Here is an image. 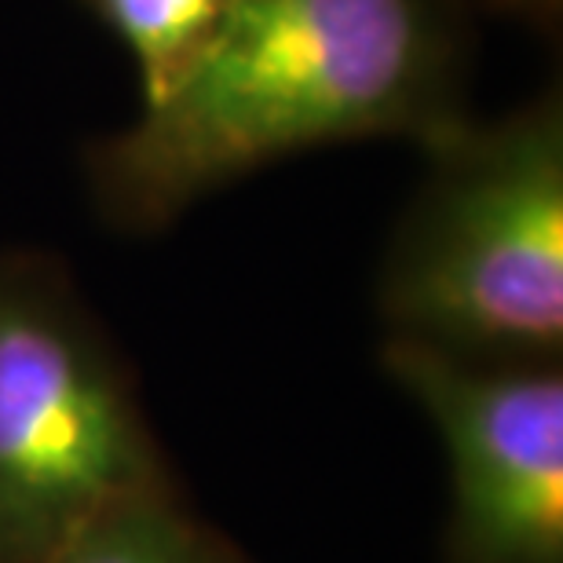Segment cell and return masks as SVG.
I'll use <instances>...</instances> for the list:
<instances>
[{"mask_svg":"<svg viewBox=\"0 0 563 563\" xmlns=\"http://www.w3.org/2000/svg\"><path fill=\"white\" fill-rule=\"evenodd\" d=\"M465 0H228L209 48L85 151L114 231L154 234L282 157L358 140L424 151L465 110Z\"/></svg>","mask_w":563,"mask_h":563,"instance_id":"1","label":"cell"},{"mask_svg":"<svg viewBox=\"0 0 563 563\" xmlns=\"http://www.w3.org/2000/svg\"><path fill=\"white\" fill-rule=\"evenodd\" d=\"M377 275L388 341L476 363L563 358V103L542 92L428 146Z\"/></svg>","mask_w":563,"mask_h":563,"instance_id":"2","label":"cell"},{"mask_svg":"<svg viewBox=\"0 0 563 563\" xmlns=\"http://www.w3.org/2000/svg\"><path fill=\"white\" fill-rule=\"evenodd\" d=\"M173 487L125 363L59 261L0 253V563Z\"/></svg>","mask_w":563,"mask_h":563,"instance_id":"3","label":"cell"},{"mask_svg":"<svg viewBox=\"0 0 563 563\" xmlns=\"http://www.w3.org/2000/svg\"><path fill=\"white\" fill-rule=\"evenodd\" d=\"M380 366L446 454V563H563V369L476 363L410 341Z\"/></svg>","mask_w":563,"mask_h":563,"instance_id":"4","label":"cell"},{"mask_svg":"<svg viewBox=\"0 0 563 563\" xmlns=\"http://www.w3.org/2000/svg\"><path fill=\"white\" fill-rule=\"evenodd\" d=\"M48 563H250L184 509L173 487L125 498L88 520Z\"/></svg>","mask_w":563,"mask_h":563,"instance_id":"5","label":"cell"},{"mask_svg":"<svg viewBox=\"0 0 563 563\" xmlns=\"http://www.w3.org/2000/svg\"><path fill=\"white\" fill-rule=\"evenodd\" d=\"M118 37L140 77V99L157 103L209 48L228 0H77Z\"/></svg>","mask_w":563,"mask_h":563,"instance_id":"6","label":"cell"},{"mask_svg":"<svg viewBox=\"0 0 563 563\" xmlns=\"http://www.w3.org/2000/svg\"><path fill=\"white\" fill-rule=\"evenodd\" d=\"M505 11H516V15L531 19V22H553L560 11V0H490Z\"/></svg>","mask_w":563,"mask_h":563,"instance_id":"7","label":"cell"}]
</instances>
